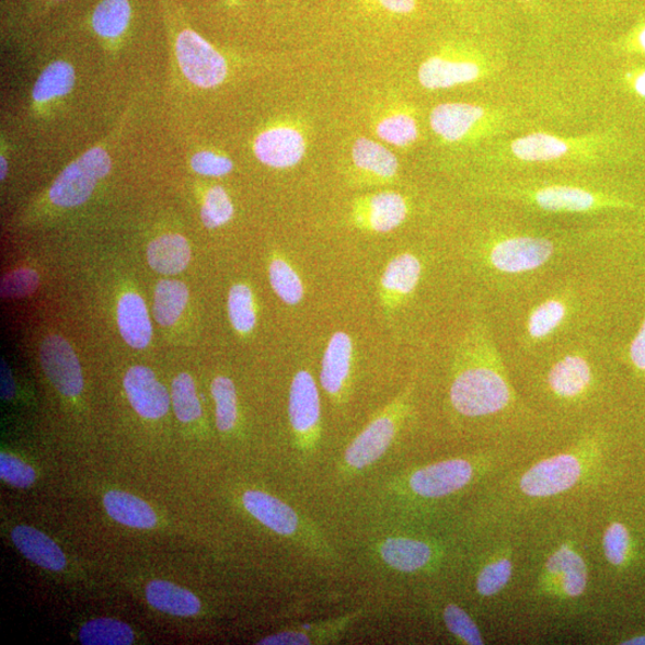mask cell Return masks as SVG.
<instances>
[{
  "label": "cell",
  "instance_id": "1",
  "mask_svg": "<svg viewBox=\"0 0 645 645\" xmlns=\"http://www.w3.org/2000/svg\"><path fill=\"white\" fill-rule=\"evenodd\" d=\"M594 235L567 237L539 231L492 229L473 252V263L492 300L506 304L597 253Z\"/></svg>",
  "mask_w": 645,
  "mask_h": 645
},
{
  "label": "cell",
  "instance_id": "2",
  "mask_svg": "<svg viewBox=\"0 0 645 645\" xmlns=\"http://www.w3.org/2000/svg\"><path fill=\"white\" fill-rule=\"evenodd\" d=\"M450 402L468 418H495L518 403L489 314L473 322L456 349Z\"/></svg>",
  "mask_w": 645,
  "mask_h": 645
},
{
  "label": "cell",
  "instance_id": "3",
  "mask_svg": "<svg viewBox=\"0 0 645 645\" xmlns=\"http://www.w3.org/2000/svg\"><path fill=\"white\" fill-rule=\"evenodd\" d=\"M484 192L494 200L555 216H594L637 208L620 193L578 180L494 178Z\"/></svg>",
  "mask_w": 645,
  "mask_h": 645
},
{
  "label": "cell",
  "instance_id": "4",
  "mask_svg": "<svg viewBox=\"0 0 645 645\" xmlns=\"http://www.w3.org/2000/svg\"><path fill=\"white\" fill-rule=\"evenodd\" d=\"M600 336L569 338L523 365L544 400L562 410H578L591 403L600 383Z\"/></svg>",
  "mask_w": 645,
  "mask_h": 645
},
{
  "label": "cell",
  "instance_id": "5",
  "mask_svg": "<svg viewBox=\"0 0 645 645\" xmlns=\"http://www.w3.org/2000/svg\"><path fill=\"white\" fill-rule=\"evenodd\" d=\"M612 134H597L581 137H560L534 131L511 140L498 151L504 163L578 168L596 166L611 162L620 149V142Z\"/></svg>",
  "mask_w": 645,
  "mask_h": 645
},
{
  "label": "cell",
  "instance_id": "6",
  "mask_svg": "<svg viewBox=\"0 0 645 645\" xmlns=\"http://www.w3.org/2000/svg\"><path fill=\"white\" fill-rule=\"evenodd\" d=\"M506 112L486 105L449 102L434 107L429 124L434 135L446 143H472L496 137L508 125Z\"/></svg>",
  "mask_w": 645,
  "mask_h": 645
},
{
  "label": "cell",
  "instance_id": "7",
  "mask_svg": "<svg viewBox=\"0 0 645 645\" xmlns=\"http://www.w3.org/2000/svg\"><path fill=\"white\" fill-rule=\"evenodd\" d=\"M492 72V61L482 50L464 44H449L419 65L417 78L421 87L436 91L476 83Z\"/></svg>",
  "mask_w": 645,
  "mask_h": 645
},
{
  "label": "cell",
  "instance_id": "8",
  "mask_svg": "<svg viewBox=\"0 0 645 645\" xmlns=\"http://www.w3.org/2000/svg\"><path fill=\"white\" fill-rule=\"evenodd\" d=\"M112 160L107 151L94 148L66 168L53 183L49 199L64 208L81 206L90 199L96 184L111 173Z\"/></svg>",
  "mask_w": 645,
  "mask_h": 645
},
{
  "label": "cell",
  "instance_id": "9",
  "mask_svg": "<svg viewBox=\"0 0 645 645\" xmlns=\"http://www.w3.org/2000/svg\"><path fill=\"white\" fill-rule=\"evenodd\" d=\"M309 148L308 130L297 120L275 123L260 131L253 150L257 160L276 170L292 169L304 160Z\"/></svg>",
  "mask_w": 645,
  "mask_h": 645
},
{
  "label": "cell",
  "instance_id": "10",
  "mask_svg": "<svg viewBox=\"0 0 645 645\" xmlns=\"http://www.w3.org/2000/svg\"><path fill=\"white\" fill-rule=\"evenodd\" d=\"M176 55L183 74L196 87L212 89L222 84L228 78L227 59L193 31H183L178 35Z\"/></svg>",
  "mask_w": 645,
  "mask_h": 645
},
{
  "label": "cell",
  "instance_id": "11",
  "mask_svg": "<svg viewBox=\"0 0 645 645\" xmlns=\"http://www.w3.org/2000/svg\"><path fill=\"white\" fill-rule=\"evenodd\" d=\"M584 470L580 456L561 453L526 471L520 480V491L533 498L554 497L574 488L583 479Z\"/></svg>",
  "mask_w": 645,
  "mask_h": 645
},
{
  "label": "cell",
  "instance_id": "12",
  "mask_svg": "<svg viewBox=\"0 0 645 645\" xmlns=\"http://www.w3.org/2000/svg\"><path fill=\"white\" fill-rule=\"evenodd\" d=\"M412 214L405 195L384 191L358 197L352 205L350 218L355 228L371 233H389L403 226Z\"/></svg>",
  "mask_w": 645,
  "mask_h": 645
},
{
  "label": "cell",
  "instance_id": "13",
  "mask_svg": "<svg viewBox=\"0 0 645 645\" xmlns=\"http://www.w3.org/2000/svg\"><path fill=\"white\" fill-rule=\"evenodd\" d=\"M404 400L392 403L383 414L376 417L354 439L345 456L346 463L349 467L364 469L377 462L388 451L394 437H396L399 421L405 407Z\"/></svg>",
  "mask_w": 645,
  "mask_h": 645
},
{
  "label": "cell",
  "instance_id": "14",
  "mask_svg": "<svg viewBox=\"0 0 645 645\" xmlns=\"http://www.w3.org/2000/svg\"><path fill=\"white\" fill-rule=\"evenodd\" d=\"M39 359L50 383L68 398H77L84 389L81 364L69 342L58 335L45 338Z\"/></svg>",
  "mask_w": 645,
  "mask_h": 645
},
{
  "label": "cell",
  "instance_id": "15",
  "mask_svg": "<svg viewBox=\"0 0 645 645\" xmlns=\"http://www.w3.org/2000/svg\"><path fill=\"white\" fill-rule=\"evenodd\" d=\"M473 476L475 468L469 460L450 459L415 471L410 486L421 497L439 498L464 489Z\"/></svg>",
  "mask_w": 645,
  "mask_h": 645
},
{
  "label": "cell",
  "instance_id": "16",
  "mask_svg": "<svg viewBox=\"0 0 645 645\" xmlns=\"http://www.w3.org/2000/svg\"><path fill=\"white\" fill-rule=\"evenodd\" d=\"M425 266L417 254L405 252L394 256L380 278V298L388 310L398 309L410 300L423 281Z\"/></svg>",
  "mask_w": 645,
  "mask_h": 645
},
{
  "label": "cell",
  "instance_id": "17",
  "mask_svg": "<svg viewBox=\"0 0 645 645\" xmlns=\"http://www.w3.org/2000/svg\"><path fill=\"white\" fill-rule=\"evenodd\" d=\"M289 421L299 437L308 438L318 433L321 423V398L318 383L307 370L296 373L288 404Z\"/></svg>",
  "mask_w": 645,
  "mask_h": 645
},
{
  "label": "cell",
  "instance_id": "18",
  "mask_svg": "<svg viewBox=\"0 0 645 645\" xmlns=\"http://www.w3.org/2000/svg\"><path fill=\"white\" fill-rule=\"evenodd\" d=\"M124 387L134 410L143 418H161L170 407L168 390L150 368L135 366L125 376Z\"/></svg>",
  "mask_w": 645,
  "mask_h": 645
},
{
  "label": "cell",
  "instance_id": "19",
  "mask_svg": "<svg viewBox=\"0 0 645 645\" xmlns=\"http://www.w3.org/2000/svg\"><path fill=\"white\" fill-rule=\"evenodd\" d=\"M352 163L357 174L368 183L388 184L398 177L396 154L373 139L360 137L352 148Z\"/></svg>",
  "mask_w": 645,
  "mask_h": 645
},
{
  "label": "cell",
  "instance_id": "20",
  "mask_svg": "<svg viewBox=\"0 0 645 645\" xmlns=\"http://www.w3.org/2000/svg\"><path fill=\"white\" fill-rule=\"evenodd\" d=\"M354 339L346 332H336L325 347L321 384L332 398H339L348 387L354 364Z\"/></svg>",
  "mask_w": 645,
  "mask_h": 645
},
{
  "label": "cell",
  "instance_id": "21",
  "mask_svg": "<svg viewBox=\"0 0 645 645\" xmlns=\"http://www.w3.org/2000/svg\"><path fill=\"white\" fill-rule=\"evenodd\" d=\"M545 573L565 598H580L588 585L584 557L569 545H562L546 561Z\"/></svg>",
  "mask_w": 645,
  "mask_h": 645
},
{
  "label": "cell",
  "instance_id": "22",
  "mask_svg": "<svg viewBox=\"0 0 645 645\" xmlns=\"http://www.w3.org/2000/svg\"><path fill=\"white\" fill-rule=\"evenodd\" d=\"M245 509L261 523L281 535L293 534L299 525L297 512L267 493L249 491L243 496Z\"/></svg>",
  "mask_w": 645,
  "mask_h": 645
},
{
  "label": "cell",
  "instance_id": "23",
  "mask_svg": "<svg viewBox=\"0 0 645 645\" xmlns=\"http://www.w3.org/2000/svg\"><path fill=\"white\" fill-rule=\"evenodd\" d=\"M11 541L21 554L47 571L60 572L66 567L61 549L49 537L31 526H18L11 531Z\"/></svg>",
  "mask_w": 645,
  "mask_h": 645
},
{
  "label": "cell",
  "instance_id": "24",
  "mask_svg": "<svg viewBox=\"0 0 645 645\" xmlns=\"http://www.w3.org/2000/svg\"><path fill=\"white\" fill-rule=\"evenodd\" d=\"M117 322L122 336L131 348L142 349L150 345L152 324L147 304L136 293H127L118 302Z\"/></svg>",
  "mask_w": 645,
  "mask_h": 645
},
{
  "label": "cell",
  "instance_id": "25",
  "mask_svg": "<svg viewBox=\"0 0 645 645\" xmlns=\"http://www.w3.org/2000/svg\"><path fill=\"white\" fill-rule=\"evenodd\" d=\"M375 131L381 141L391 145V147L412 148L419 138L416 113L410 105H394L378 118Z\"/></svg>",
  "mask_w": 645,
  "mask_h": 645
},
{
  "label": "cell",
  "instance_id": "26",
  "mask_svg": "<svg viewBox=\"0 0 645 645\" xmlns=\"http://www.w3.org/2000/svg\"><path fill=\"white\" fill-rule=\"evenodd\" d=\"M379 552L389 567L402 573L426 568L434 556V550L428 543L402 537L387 539Z\"/></svg>",
  "mask_w": 645,
  "mask_h": 645
},
{
  "label": "cell",
  "instance_id": "27",
  "mask_svg": "<svg viewBox=\"0 0 645 645\" xmlns=\"http://www.w3.org/2000/svg\"><path fill=\"white\" fill-rule=\"evenodd\" d=\"M103 505L112 519L128 528L149 530L157 525L153 509L135 495L112 491L105 494Z\"/></svg>",
  "mask_w": 645,
  "mask_h": 645
},
{
  "label": "cell",
  "instance_id": "28",
  "mask_svg": "<svg viewBox=\"0 0 645 645\" xmlns=\"http://www.w3.org/2000/svg\"><path fill=\"white\" fill-rule=\"evenodd\" d=\"M192 252L189 243L180 234H164L150 243L148 261L157 273L175 275L189 265Z\"/></svg>",
  "mask_w": 645,
  "mask_h": 645
},
{
  "label": "cell",
  "instance_id": "29",
  "mask_svg": "<svg viewBox=\"0 0 645 645\" xmlns=\"http://www.w3.org/2000/svg\"><path fill=\"white\" fill-rule=\"evenodd\" d=\"M147 599L156 610L173 615L192 617L201 610L199 598L191 590L168 581L150 583L147 587Z\"/></svg>",
  "mask_w": 645,
  "mask_h": 645
},
{
  "label": "cell",
  "instance_id": "30",
  "mask_svg": "<svg viewBox=\"0 0 645 645\" xmlns=\"http://www.w3.org/2000/svg\"><path fill=\"white\" fill-rule=\"evenodd\" d=\"M269 281L278 298L288 307H297L306 298V285L291 262L274 255L269 263Z\"/></svg>",
  "mask_w": 645,
  "mask_h": 645
},
{
  "label": "cell",
  "instance_id": "31",
  "mask_svg": "<svg viewBox=\"0 0 645 645\" xmlns=\"http://www.w3.org/2000/svg\"><path fill=\"white\" fill-rule=\"evenodd\" d=\"M189 292L186 285L177 280L158 283L154 292L153 313L162 326L174 325L187 308Z\"/></svg>",
  "mask_w": 645,
  "mask_h": 645
},
{
  "label": "cell",
  "instance_id": "32",
  "mask_svg": "<svg viewBox=\"0 0 645 645\" xmlns=\"http://www.w3.org/2000/svg\"><path fill=\"white\" fill-rule=\"evenodd\" d=\"M74 81V70L69 62H53L38 77L33 89V99L43 103L68 95Z\"/></svg>",
  "mask_w": 645,
  "mask_h": 645
},
{
  "label": "cell",
  "instance_id": "33",
  "mask_svg": "<svg viewBox=\"0 0 645 645\" xmlns=\"http://www.w3.org/2000/svg\"><path fill=\"white\" fill-rule=\"evenodd\" d=\"M79 641L84 645H128L135 642V633L124 622L99 618L82 626Z\"/></svg>",
  "mask_w": 645,
  "mask_h": 645
},
{
  "label": "cell",
  "instance_id": "34",
  "mask_svg": "<svg viewBox=\"0 0 645 645\" xmlns=\"http://www.w3.org/2000/svg\"><path fill=\"white\" fill-rule=\"evenodd\" d=\"M228 310L230 322L237 333H253L257 323V312L252 288L245 284L233 285L229 293Z\"/></svg>",
  "mask_w": 645,
  "mask_h": 645
},
{
  "label": "cell",
  "instance_id": "35",
  "mask_svg": "<svg viewBox=\"0 0 645 645\" xmlns=\"http://www.w3.org/2000/svg\"><path fill=\"white\" fill-rule=\"evenodd\" d=\"M130 20L128 0H102L92 16L95 32L105 38L120 37Z\"/></svg>",
  "mask_w": 645,
  "mask_h": 645
},
{
  "label": "cell",
  "instance_id": "36",
  "mask_svg": "<svg viewBox=\"0 0 645 645\" xmlns=\"http://www.w3.org/2000/svg\"><path fill=\"white\" fill-rule=\"evenodd\" d=\"M212 396L218 429L223 433L232 430L239 418V401L233 381L228 377H217L212 383Z\"/></svg>",
  "mask_w": 645,
  "mask_h": 645
},
{
  "label": "cell",
  "instance_id": "37",
  "mask_svg": "<svg viewBox=\"0 0 645 645\" xmlns=\"http://www.w3.org/2000/svg\"><path fill=\"white\" fill-rule=\"evenodd\" d=\"M171 401L174 411L181 423L188 424L200 418L203 414L201 404L197 399L194 380L187 373H181L174 380L171 388Z\"/></svg>",
  "mask_w": 645,
  "mask_h": 645
},
{
  "label": "cell",
  "instance_id": "38",
  "mask_svg": "<svg viewBox=\"0 0 645 645\" xmlns=\"http://www.w3.org/2000/svg\"><path fill=\"white\" fill-rule=\"evenodd\" d=\"M234 206L231 197L221 186H215L206 192L201 219L204 226L208 229H218L233 218Z\"/></svg>",
  "mask_w": 645,
  "mask_h": 645
},
{
  "label": "cell",
  "instance_id": "39",
  "mask_svg": "<svg viewBox=\"0 0 645 645\" xmlns=\"http://www.w3.org/2000/svg\"><path fill=\"white\" fill-rule=\"evenodd\" d=\"M512 575V562L504 556L484 565L477 576L476 588L482 597H494L509 584Z\"/></svg>",
  "mask_w": 645,
  "mask_h": 645
},
{
  "label": "cell",
  "instance_id": "40",
  "mask_svg": "<svg viewBox=\"0 0 645 645\" xmlns=\"http://www.w3.org/2000/svg\"><path fill=\"white\" fill-rule=\"evenodd\" d=\"M444 621L450 633L460 642L468 645H482L484 640L481 631L467 611L457 604H447L444 610Z\"/></svg>",
  "mask_w": 645,
  "mask_h": 645
},
{
  "label": "cell",
  "instance_id": "41",
  "mask_svg": "<svg viewBox=\"0 0 645 645\" xmlns=\"http://www.w3.org/2000/svg\"><path fill=\"white\" fill-rule=\"evenodd\" d=\"M0 479L15 488L26 489L36 481L35 470L15 456L0 454Z\"/></svg>",
  "mask_w": 645,
  "mask_h": 645
},
{
  "label": "cell",
  "instance_id": "42",
  "mask_svg": "<svg viewBox=\"0 0 645 645\" xmlns=\"http://www.w3.org/2000/svg\"><path fill=\"white\" fill-rule=\"evenodd\" d=\"M629 546L630 535L625 526L618 522L610 525L602 539L604 557L618 567L625 563Z\"/></svg>",
  "mask_w": 645,
  "mask_h": 645
},
{
  "label": "cell",
  "instance_id": "43",
  "mask_svg": "<svg viewBox=\"0 0 645 645\" xmlns=\"http://www.w3.org/2000/svg\"><path fill=\"white\" fill-rule=\"evenodd\" d=\"M191 164L195 173L209 177L227 176L233 170L231 158L215 151L197 152Z\"/></svg>",
  "mask_w": 645,
  "mask_h": 645
},
{
  "label": "cell",
  "instance_id": "44",
  "mask_svg": "<svg viewBox=\"0 0 645 645\" xmlns=\"http://www.w3.org/2000/svg\"><path fill=\"white\" fill-rule=\"evenodd\" d=\"M38 275L33 269H18L5 276L0 292L5 298H22L31 296L38 286Z\"/></svg>",
  "mask_w": 645,
  "mask_h": 645
},
{
  "label": "cell",
  "instance_id": "45",
  "mask_svg": "<svg viewBox=\"0 0 645 645\" xmlns=\"http://www.w3.org/2000/svg\"><path fill=\"white\" fill-rule=\"evenodd\" d=\"M627 360L640 373H645V315L627 349Z\"/></svg>",
  "mask_w": 645,
  "mask_h": 645
},
{
  "label": "cell",
  "instance_id": "46",
  "mask_svg": "<svg viewBox=\"0 0 645 645\" xmlns=\"http://www.w3.org/2000/svg\"><path fill=\"white\" fill-rule=\"evenodd\" d=\"M310 643L311 637L304 631H284V633L268 636L258 642L261 645H301Z\"/></svg>",
  "mask_w": 645,
  "mask_h": 645
},
{
  "label": "cell",
  "instance_id": "47",
  "mask_svg": "<svg viewBox=\"0 0 645 645\" xmlns=\"http://www.w3.org/2000/svg\"><path fill=\"white\" fill-rule=\"evenodd\" d=\"M622 48L631 55L645 57V21L635 26L622 42Z\"/></svg>",
  "mask_w": 645,
  "mask_h": 645
},
{
  "label": "cell",
  "instance_id": "48",
  "mask_svg": "<svg viewBox=\"0 0 645 645\" xmlns=\"http://www.w3.org/2000/svg\"><path fill=\"white\" fill-rule=\"evenodd\" d=\"M380 9L393 13V15H412L417 9V0H370Z\"/></svg>",
  "mask_w": 645,
  "mask_h": 645
},
{
  "label": "cell",
  "instance_id": "49",
  "mask_svg": "<svg viewBox=\"0 0 645 645\" xmlns=\"http://www.w3.org/2000/svg\"><path fill=\"white\" fill-rule=\"evenodd\" d=\"M624 83L634 95L645 100V66L629 70L624 74Z\"/></svg>",
  "mask_w": 645,
  "mask_h": 645
},
{
  "label": "cell",
  "instance_id": "50",
  "mask_svg": "<svg viewBox=\"0 0 645 645\" xmlns=\"http://www.w3.org/2000/svg\"><path fill=\"white\" fill-rule=\"evenodd\" d=\"M0 378H2V399L10 401L15 398V381H13L10 368L4 360L0 365Z\"/></svg>",
  "mask_w": 645,
  "mask_h": 645
},
{
  "label": "cell",
  "instance_id": "51",
  "mask_svg": "<svg viewBox=\"0 0 645 645\" xmlns=\"http://www.w3.org/2000/svg\"><path fill=\"white\" fill-rule=\"evenodd\" d=\"M623 644L645 645V635L644 636H640V637H635V638H631V640L624 642Z\"/></svg>",
  "mask_w": 645,
  "mask_h": 645
},
{
  "label": "cell",
  "instance_id": "52",
  "mask_svg": "<svg viewBox=\"0 0 645 645\" xmlns=\"http://www.w3.org/2000/svg\"><path fill=\"white\" fill-rule=\"evenodd\" d=\"M0 178H2V181L7 176V162H5V158L2 157V160H0Z\"/></svg>",
  "mask_w": 645,
  "mask_h": 645
},
{
  "label": "cell",
  "instance_id": "53",
  "mask_svg": "<svg viewBox=\"0 0 645 645\" xmlns=\"http://www.w3.org/2000/svg\"><path fill=\"white\" fill-rule=\"evenodd\" d=\"M521 2H523V3H531V2H533V0H521Z\"/></svg>",
  "mask_w": 645,
  "mask_h": 645
},
{
  "label": "cell",
  "instance_id": "54",
  "mask_svg": "<svg viewBox=\"0 0 645 645\" xmlns=\"http://www.w3.org/2000/svg\"><path fill=\"white\" fill-rule=\"evenodd\" d=\"M457 2H458V0H457Z\"/></svg>",
  "mask_w": 645,
  "mask_h": 645
}]
</instances>
